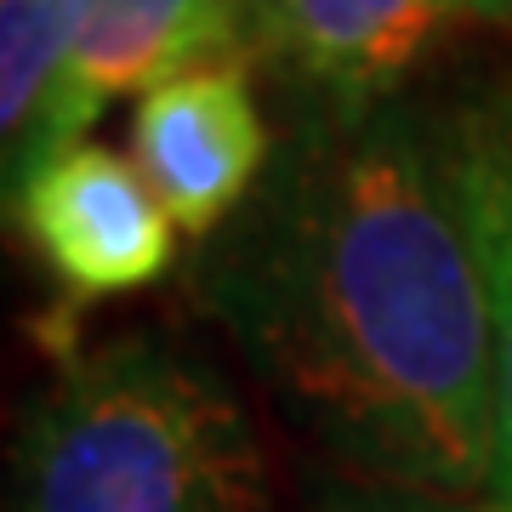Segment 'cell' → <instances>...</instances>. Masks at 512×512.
<instances>
[{"mask_svg":"<svg viewBox=\"0 0 512 512\" xmlns=\"http://www.w3.org/2000/svg\"><path fill=\"white\" fill-rule=\"evenodd\" d=\"M183 291L353 478L490 495V302L433 109L285 103L262 183L194 245Z\"/></svg>","mask_w":512,"mask_h":512,"instance_id":"1","label":"cell"},{"mask_svg":"<svg viewBox=\"0 0 512 512\" xmlns=\"http://www.w3.org/2000/svg\"><path fill=\"white\" fill-rule=\"evenodd\" d=\"M0 512H268V461L217 365L109 336L23 404Z\"/></svg>","mask_w":512,"mask_h":512,"instance_id":"2","label":"cell"},{"mask_svg":"<svg viewBox=\"0 0 512 512\" xmlns=\"http://www.w3.org/2000/svg\"><path fill=\"white\" fill-rule=\"evenodd\" d=\"M12 222L74 302L148 291L177 262V222L154 200L148 177L92 137L35 165Z\"/></svg>","mask_w":512,"mask_h":512,"instance_id":"3","label":"cell"},{"mask_svg":"<svg viewBox=\"0 0 512 512\" xmlns=\"http://www.w3.org/2000/svg\"><path fill=\"white\" fill-rule=\"evenodd\" d=\"M245 63L279 74L291 103L376 109L456 35L467 0H239Z\"/></svg>","mask_w":512,"mask_h":512,"instance_id":"4","label":"cell"},{"mask_svg":"<svg viewBox=\"0 0 512 512\" xmlns=\"http://www.w3.org/2000/svg\"><path fill=\"white\" fill-rule=\"evenodd\" d=\"M274 143L245 63H200L143 92L131 114V165L171 211L177 234L194 239H211L251 200Z\"/></svg>","mask_w":512,"mask_h":512,"instance_id":"5","label":"cell"},{"mask_svg":"<svg viewBox=\"0 0 512 512\" xmlns=\"http://www.w3.org/2000/svg\"><path fill=\"white\" fill-rule=\"evenodd\" d=\"M200 63H245L239 0H86L46 103L35 165L86 143V126L120 97H143Z\"/></svg>","mask_w":512,"mask_h":512,"instance_id":"6","label":"cell"},{"mask_svg":"<svg viewBox=\"0 0 512 512\" xmlns=\"http://www.w3.org/2000/svg\"><path fill=\"white\" fill-rule=\"evenodd\" d=\"M439 137L473 239L495 348V478L484 507L512 512V74L444 103Z\"/></svg>","mask_w":512,"mask_h":512,"instance_id":"7","label":"cell"},{"mask_svg":"<svg viewBox=\"0 0 512 512\" xmlns=\"http://www.w3.org/2000/svg\"><path fill=\"white\" fill-rule=\"evenodd\" d=\"M86 0H12L0 6V222H12L18 194L35 171L46 103L74 46Z\"/></svg>","mask_w":512,"mask_h":512,"instance_id":"8","label":"cell"},{"mask_svg":"<svg viewBox=\"0 0 512 512\" xmlns=\"http://www.w3.org/2000/svg\"><path fill=\"white\" fill-rule=\"evenodd\" d=\"M302 512H490V507L416 495V490H387V484H365V478H330L325 490L308 495Z\"/></svg>","mask_w":512,"mask_h":512,"instance_id":"9","label":"cell"},{"mask_svg":"<svg viewBox=\"0 0 512 512\" xmlns=\"http://www.w3.org/2000/svg\"><path fill=\"white\" fill-rule=\"evenodd\" d=\"M467 12L484 23H501V29H512V0H467Z\"/></svg>","mask_w":512,"mask_h":512,"instance_id":"10","label":"cell"},{"mask_svg":"<svg viewBox=\"0 0 512 512\" xmlns=\"http://www.w3.org/2000/svg\"><path fill=\"white\" fill-rule=\"evenodd\" d=\"M0 6H12V0H0Z\"/></svg>","mask_w":512,"mask_h":512,"instance_id":"11","label":"cell"}]
</instances>
